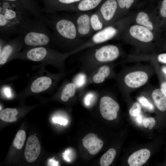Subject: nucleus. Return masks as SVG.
Listing matches in <instances>:
<instances>
[{"mask_svg": "<svg viewBox=\"0 0 166 166\" xmlns=\"http://www.w3.org/2000/svg\"><path fill=\"white\" fill-rule=\"evenodd\" d=\"M143 124L145 128H148L149 129H152L155 126L156 121L153 117H149L144 119Z\"/></svg>", "mask_w": 166, "mask_h": 166, "instance_id": "c85d7f7f", "label": "nucleus"}, {"mask_svg": "<svg viewBox=\"0 0 166 166\" xmlns=\"http://www.w3.org/2000/svg\"><path fill=\"white\" fill-rule=\"evenodd\" d=\"M75 155L73 150L71 148H68L62 153V156L66 161L70 162L74 157Z\"/></svg>", "mask_w": 166, "mask_h": 166, "instance_id": "cd10ccee", "label": "nucleus"}, {"mask_svg": "<svg viewBox=\"0 0 166 166\" xmlns=\"http://www.w3.org/2000/svg\"><path fill=\"white\" fill-rule=\"evenodd\" d=\"M157 59L159 62L166 64V53L159 54L158 56Z\"/></svg>", "mask_w": 166, "mask_h": 166, "instance_id": "72a5a7b5", "label": "nucleus"}, {"mask_svg": "<svg viewBox=\"0 0 166 166\" xmlns=\"http://www.w3.org/2000/svg\"><path fill=\"white\" fill-rule=\"evenodd\" d=\"M18 113V111L16 109L7 108L0 112V118L6 122H14L17 120L16 116Z\"/></svg>", "mask_w": 166, "mask_h": 166, "instance_id": "aec40b11", "label": "nucleus"}, {"mask_svg": "<svg viewBox=\"0 0 166 166\" xmlns=\"http://www.w3.org/2000/svg\"><path fill=\"white\" fill-rule=\"evenodd\" d=\"M26 139V134L22 130H19L17 132L14 140V146L16 148L20 149L23 147Z\"/></svg>", "mask_w": 166, "mask_h": 166, "instance_id": "a878e982", "label": "nucleus"}, {"mask_svg": "<svg viewBox=\"0 0 166 166\" xmlns=\"http://www.w3.org/2000/svg\"><path fill=\"white\" fill-rule=\"evenodd\" d=\"M91 15L90 13H82L74 19L79 37L88 36L93 31L90 24Z\"/></svg>", "mask_w": 166, "mask_h": 166, "instance_id": "0eeeda50", "label": "nucleus"}, {"mask_svg": "<svg viewBox=\"0 0 166 166\" xmlns=\"http://www.w3.org/2000/svg\"><path fill=\"white\" fill-rule=\"evenodd\" d=\"M111 68L106 64L97 67L89 75V84H99L103 83L110 75Z\"/></svg>", "mask_w": 166, "mask_h": 166, "instance_id": "9d476101", "label": "nucleus"}, {"mask_svg": "<svg viewBox=\"0 0 166 166\" xmlns=\"http://www.w3.org/2000/svg\"><path fill=\"white\" fill-rule=\"evenodd\" d=\"M53 121L55 123H58L61 125H66L68 123L67 120L61 117H54L52 119Z\"/></svg>", "mask_w": 166, "mask_h": 166, "instance_id": "2f4dec72", "label": "nucleus"}, {"mask_svg": "<svg viewBox=\"0 0 166 166\" xmlns=\"http://www.w3.org/2000/svg\"><path fill=\"white\" fill-rule=\"evenodd\" d=\"M5 1L13 2L20 5H23L26 2L27 0H2Z\"/></svg>", "mask_w": 166, "mask_h": 166, "instance_id": "c9c22d12", "label": "nucleus"}, {"mask_svg": "<svg viewBox=\"0 0 166 166\" xmlns=\"http://www.w3.org/2000/svg\"><path fill=\"white\" fill-rule=\"evenodd\" d=\"M35 17L19 5L1 0L0 6V39L18 34L24 26Z\"/></svg>", "mask_w": 166, "mask_h": 166, "instance_id": "f257e3e1", "label": "nucleus"}, {"mask_svg": "<svg viewBox=\"0 0 166 166\" xmlns=\"http://www.w3.org/2000/svg\"><path fill=\"white\" fill-rule=\"evenodd\" d=\"M148 76L145 72L136 71L128 73L125 75L124 81L128 87L132 88L140 87L148 81Z\"/></svg>", "mask_w": 166, "mask_h": 166, "instance_id": "6e6552de", "label": "nucleus"}, {"mask_svg": "<svg viewBox=\"0 0 166 166\" xmlns=\"http://www.w3.org/2000/svg\"><path fill=\"white\" fill-rule=\"evenodd\" d=\"M129 33L132 37L143 42H150L153 38V34L151 30L141 26H132L130 29Z\"/></svg>", "mask_w": 166, "mask_h": 166, "instance_id": "f8f14e48", "label": "nucleus"}, {"mask_svg": "<svg viewBox=\"0 0 166 166\" xmlns=\"http://www.w3.org/2000/svg\"><path fill=\"white\" fill-rule=\"evenodd\" d=\"M117 7L116 0H107L102 5L97 12L103 24L104 22H109L112 19L115 14Z\"/></svg>", "mask_w": 166, "mask_h": 166, "instance_id": "1a4fd4ad", "label": "nucleus"}, {"mask_svg": "<svg viewBox=\"0 0 166 166\" xmlns=\"http://www.w3.org/2000/svg\"><path fill=\"white\" fill-rule=\"evenodd\" d=\"M45 19L34 17L18 34L22 44L29 47L44 46L54 42L53 34Z\"/></svg>", "mask_w": 166, "mask_h": 166, "instance_id": "f03ea898", "label": "nucleus"}, {"mask_svg": "<svg viewBox=\"0 0 166 166\" xmlns=\"http://www.w3.org/2000/svg\"><path fill=\"white\" fill-rule=\"evenodd\" d=\"M162 72L166 74V66H164L162 68Z\"/></svg>", "mask_w": 166, "mask_h": 166, "instance_id": "a19ab883", "label": "nucleus"}, {"mask_svg": "<svg viewBox=\"0 0 166 166\" xmlns=\"http://www.w3.org/2000/svg\"><path fill=\"white\" fill-rule=\"evenodd\" d=\"M99 109L102 116L107 120L111 121L116 118L120 107L112 98L104 96L100 99Z\"/></svg>", "mask_w": 166, "mask_h": 166, "instance_id": "39448f33", "label": "nucleus"}, {"mask_svg": "<svg viewBox=\"0 0 166 166\" xmlns=\"http://www.w3.org/2000/svg\"><path fill=\"white\" fill-rule=\"evenodd\" d=\"M134 0H117L118 5L121 8L125 7L127 9L129 8L134 2Z\"/></svg>", "mask_w": 166, "mask_h": 166, "instance_id": "7c9ffc66", "label": "nucleus"}, {"mask_svg": "<svg viewBox=\"0 0 166 166\" xmlns=\"http://www.w3.org/2000/svg\"><path fill=\"white\" fill-rule=\"evenodd\" d=\"M60 3L68 5L81 1L82 0H57Z\"/></svg>", "mask_w": 166, "mask_h": 166, "instance_id": "f704fd0d", "label": "nucleus"}, {"mask_svg": "<svg viewBox=\"0 0 166 166\" xmlns=\"http://www.w3.org/2000/svg\"><path fill=\"white\" fill-rule=\"evenodd\" d=\"M136 22L147 28L150 30H152L153 27L152 23L149 21L148 15L144 12L139 13L136 18Z\"/></svg>", "mask_w": 166, "mask_h": 166, "instance_id": "b1692460", "label": "nucleus"}, {"mask_svg": "<svg viewBox=\"0 0 166 166\" xmlns=\"http://www.w3.org/2000/svg\"><path fill=\"white\" fill-rule=\"evenodd\" d=\"M161 88L166 95V82H164L161 84Z\"/></svg>", "mask_w": 166, "mask_h": 166, "instance_id": "58836bf2", "label": "nucleus"}, {"mask_svg": "<svg viewBox=\"0 0 166 166\" xmlns=\"http://www.w3.org/2000/svg\"><path fill=\"white\" fill-rule=\"evenodd\" d=\"M5 94L7 97H10L11 96V92L9 88H6L5 89Z\"/></svg>", "mask_w": 166, "mask_h": 166, "instance_id": "4c0bfd02", "label": "nucleus"}, {"mask_svg": "<svg viewBox=\"0 0 166 166\" xmlns=\"http://www.w3.org/2000/svg\"><path fill=\"white\" fill-rule=\"evenodd\" d=\"M98 97L97 93L95 91H89L85 95L83 102L87 108L92 106L96 103Z\"/></svg>", "mask_w": 166, "mask_h": 166, "instance_id": "393cba45", "label": "nucleus"}, {"mask_svg": "<svg viewBox=\"0 0 166 166\" xmlns=\"http://www.w3.org/2000/svg\"><path fill=\"white\" fill-rule=\"evenodd\" d=\"M72 82L76 85L77 91H84V89L89 84V75L82 70L75 75Z\"/></svg>", "mask_w": 166, "mask_h": 166, "instance_id": "a211bd4d", "label": "nucleus"}, {"mask_svg": "<svg viewBox=\"0 0 166 166\" xmlns=\"http://www.w3.org/2000/svg\"><path fill=\"white\" fill-rule=\"evenodd\" d=\"M152 97L157 109L161 112L166 111V95L161 89L154 90Z\"/></svg>", "mask_w": 166, "mask_h": 166, "instance_id": "f3484780", "label": "nucleus"}, {"mask_svg": "<svg viewBox=\"0 0 166 166\" xmlns=\"http://www.w3.org/2000/svg\"><path fill=\"white\" fill-rule=\"evenodd\" d=\"M150 155V152L146 148L136 151L131 154L128 160L130 166H140L144 164L148 160Z\"/></svg>", "mask_w": 166, "mask_h": 166, "instance_id": "ddd939ff", "label": "nucleus"}, {"mask_svg": "<svg viewBox=\"0 0 166 166\" xmlns=\"http://www.w3.org/2000/svg\"><path fill=\"white\" fill-rule=\"evenodd\" d=\"M49 54V50L46 48L44 46H39L28 50L25 53V56L29 60L38 61L46 58Z\"/></svg>", "mask_w": 166, "mask_h": 166, "instance_id": "2eb2a0df", "label": "nucleus"}, {"mask_svg": "<svg viewBox=\"0 0 166 166\" xmlns=\"http://www.w3.org/2000/svg\"><path fill=\"white\" fill-rule=\"evenodd\" d=\"M77 91L76 87L72 81L67 83L62 91L61 100L63 101H67L69 98L73 97Z\"/></svg>", "mask_w": 166, "mask_h": 166, "instance_id": "6ab92c4d", "label": "nucleus"}, {"mask_svg": "<svg viewBox=\"0 0 166 166\" xmlns=\"http://www.w3.org/2000/svg\"><path fill=\"white\" fill-rule=\"evenodd\" d=\"M139 102L144 107L149 110H152L153 109V105L150 103L147 99L144 97L141 96L138 99Z\"/></svg>", "mask_w": 166, "mask_h": 166, "instance_id": "c756f323", "label": "nucleus"}, {"mask_svg": "<svg viewBox=\"0 0 166 166\" xmlns=\"http://www.w3.org/2000/svg\"><path fill=\"white\" fill-rule=\"evenodd\" d=\"M84 147L92 155L97 154L102 148L103 143L93 133H89L85 136L82 140Z\"/></svg>", "mask_w": 166, "mask_h": 166, "instance_id": "9b49d317", "label": "nucleus"}, {"mask_svg": "<svg viewBox=\"0 0 166 166\" xmlns=\"http://www.w3.org/2000/svg\"><path fill=\"white\" fill-rule=\"evenodd\" d=\"M52 83L51 79L45 76L37 78L31 84L30 89L34 93H39L46 90L51 86Z\"/></svg>", "mask_w": 166, "mask_h": 166, "instance_id": "dca6fc26", "label": "nucleus"}, {"mask_svg": "<svg viewBox=\"0 0 166 166\" xmlns=\"http://www.w3.org/2000/svg\"><path fill=\"white\" fill-rule=\"evenodd\" d=\"M102 0H82L77 6V9L80 11H90L97 7Z\"/></svg>", "mask_w": 166, "mask_h": 166, "instance_id": "412c9836", "label": "nucleus"}, {"mask_svg": "<svg viewBox=\"0 0 166 166\" xmlns=\"http://www.w3.org/2000/svg\"><path fill=\"white\" fill-rule=\"evenodd\" d=\"M141 106L138 102L134 103L129 110V113L132 117H136L140 114L141 111Z\"/></svg>", "mask_w": 166, "mask_h": 166, "instance_id": "bb28decb", "label": "nucleus"}, {"mask_svg": "<svg viewBox=\"0 0 166 166\" xmlns=\"http://www.w3.org/2000/svg\"><path fill=\"white\" fill-rule=\"evenodd\" d=\"M45 16V21L52 30L54 42L73 45L75 47L74 51L81 46L74 19L65 16Z\"/></svg>", "mask_w": 166, "mask_h": 166, "instance_id": "7ed1b4c3", "label": "nucleus"}, {"mask_svg": "<svg viewBox=\"0 0 166 166\" xmlns=\"http://www.w3.org/2000/svg\"><path fill=\"white\" fill-rule=\"evenodd\" d=\"M22 44V42L17 36L16 38L10 41L3 46L0 48V64L2 65L7 61L9 57L14 52L15 47L17 45Z\"/></svg>", "mask_w": 166, "mask_h": 166, "instance_id": "4468645a", "label": "nucleus"}, {"mask_svg": "<svg viewBox=\"0 0 166 166\" xmlns=\"http://www.w3.org/2000/svg\"><path fill=\"white\" fill-rule=\"evenodd\" d=\"M89 48L80 60L82 70L88 75L100 66L115 60L120 54L118 48L113 45Z\"/></svg>", "mask_w": 166, "mask_h": 166, "instance_id": "20e7f679", "label": "nucleus"}, {"mask_svg": "<svg viewBox=\"0 0 166 166\" xmlns=\"http://www.w3.org/2000/svg\"><path fill=\"white\" fill-rule=\"evenodd\" d=\"M136 117H137L136 120L137 122L139 124H141L142 121V118L141 115L139 114Z\"/></svg>", "mask_w": 166, "mask_h": 166, "instance_id": "ea45409f", "label": "nucleus"}, {"mask_svg": "<svg viewBox=\"0 0 166 166\" xmlns=\"http://www.w3.org/2000/svg\"><path fill=\"white\" fill-rule=\"evenodd\" d=\"M48 165L49 166H58V161H56L54 159L53 157L52 159L49 160L48 161Z\"/></svg>", "mask_w": 166, "mask_h": 166, "instance_id": "e433bc0d", "label": "nucleus"}, {"mask_svg": "<svg viewBox=\"0 0 166 166\" xmlns=\"http://www.w3.org/2000/svg\"><path fill=\"white\" fill-rule=\"evenodd\" d=\"M90 24L93 31H98L103 28L104 24L97 12L91 14Z\"/></svg>", "mask_w": 166, "mask_h": 166, "instance_id": "5701e85b", "label": "nucleus"}, {"mask_svg": "<svg viewBox=\"0 0 166 166\" xmlns=\"http://www.w3.org/2000/svg\"><path fill=\"white\" fill-rule=\"evenodd\" d=\"M115 149L111 148L105 153L101 157L100 163L101 166H108L111 164L116 155Z\"/></svg>", "mask_w": 166, "mask_h": 166, "instance_id": "4be33fe9", "label": "nucleus"}, {"mask_svg": "<svg viewBox=\"0 0 166 166\" xmlns=\"http://www.w3.org/2000/svg\"><path fill=\"white\" fill-rule=\"evenodd\" d=\"M41 145L37 137L30 135L27 139L24 151V156L26 160L31 163L35 161L41 152Z\"/></svg>", "mask_w": 166, "mask_h": 166, "instance_id": "423d86ee", "label": "nucleus"}, {"mask_svg": "<svg viewBox=\"0 0 166 166\" xmlns=\"http://www.w3.org/2000/svg\"><path fill=\"white\" fill-rule=\"evenodd\" d=\"M160 13L163 17L166 18V0H163L162 2Z\"/></svg>", "mask_w": 166, "mask_h": 166, "instance_id": "473e14b6", "label": "nucleus"}]
</instances>
